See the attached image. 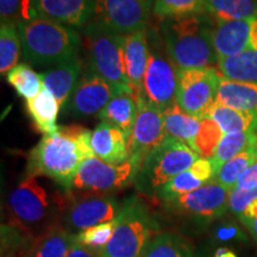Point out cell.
<instances>
[{
  "label": "cell",
  "instance_id": "15",
  "mask_svg": "<svg viewBox=\"0 0 257 257\" xmlns=\"http://www.w3.org/2000/svg\"><path fill=\"white\" fill-rule=\"evenodd\" d=\"M64 211L67 225L70 229L83 231L115 219L121 208L114 198L89 194L85 198L74 199Z\"/></svg>",
  "mask_w": 257,
  "mask_h": 257
},
{
  "label": "cell",
  "instance_id": "25",
  "mask_svg": "<svg viewBox=\"0 0 257 257\" xmlns=\"http://www.w3.org/2000/svg\"><path fill=\"white\" fill-rule=\"evenodd\" d=\"M25 106L38 131L43 135H49L57 130L59 126L56 125V120L61 105L44 86L40 94L27 100Z\"/></svg>",
  "mask_w": 257,
  "mask_h": 257
},
{
  "label": "cell",
  "instance_id": "31",
  "mask_svg": "<svg viewBox=\"0 0 257 257\" xmlns=\"http://www.w3.org/2000/svg\"><path fill=\"white\" fill-rule=\"evenodd\" d=\"M257 160V143L252 147L248 148L245 152L240 153L233 159H231L224 165L219 167L214 174L213 180H216L218 184L224 186L227 189H233L237 185L240 176H242L245 170L252 165Z\"/></svg>",
  "mask_w": 257,
  "mask_h": 257
},
{
  "label": "cell",
  "instance_id": "13",
  "mask_svg": "<svg viewBox=\"0 0 257 257\" xmlns=\"http://www.w3.org/2000/svg\"><path fill=\"white\" fill-rule=\"evenodd\" d=\"M115 93L113 86L88 68L76 83L64 107L67 113L75 117L99 115Z\"/></svg>",
  "mask_w": 257,
  "mask_h": 257
},
{
  "label": "cell",
  "instance_id": "48",
  "mask_svg": "<svg viewBox=\"0 0 257 257\" xmlns=\"http://www.w3.org/2000/svg\"><path fill=\"white\" fill-rule=\"evenodd\" d=\"M253 130H255V133H256V136H257V121H256V125H255V127H253Z\"/></svg>",
  "mask_w": 257,
  "mask_h": 257
},
{
  "label": "cell",
  "instance_id": "42",
  "mask_svg": "<svg viewBox=\"0 0 257 257\" xmlns=\"http://www.w3.org/2000/svg\"><path fill=\"white\" fill-rule=\"evenodd\" d=\"M67 257H101V255L100 251H96L94 249L88 248V246L79 243L75 237Z\"/></svg>",
  "mask_w": 257,
  "mask_h": 257
},
{
  "label": "cell",
  "instance_id": "5",
  "mask_svg": "<svg viewBox=\"0 0 257 257\" xmlns=\"http://www.w3.org/2000/svg\"><path fill=\"white\" fill-rule=\"evenodd\" d=\"M124 40L125 36L98 22L91 21L85 27L82 42L87 51L89 69L113 86L117 93L128 92L135 94L125 69Z\"/></svg>",
  "mask_w": 257,
  "mask_h": 257
},
{
  "label": "cell",
  "instance_id": "35",
  "mask_svg": "<svg viewBox=\"0 0 257 257\" xmlns=\"http://www.w3.org/2000/svg\"><path fill=\"white\" fill-rule=\"evenodd\" d=\"M22 40L17 27L2 23L0 27V73L4 75L18 63Z\"/></svg>",
  "mask_w": 257,
  "mask_h": 257
},
{
  "label": "cell",
  "instance_id": "43",
  "mask_svg": "<svg viewBox=\"0 0 257 257\" xmlns=\"http://www.w3.org/2000/svg\"><path fill=\"white\" fill-rule=\"evenodd\" d=\"M238 218L244 225H246L248 223H250V221L256 219L257 218V199H255V200H252L251 202H250L248 206H246L245 210H244L243 213L240 214Z\"/></svg>",
  "mask_w": 257,
  "mask_h": 257
},
{
  "label": "cell",
  "instance_id": "36",
  "mask_svg": "<svg viewBox=\"0 0 257 257\" xmlns=\"http://www.w3.org/2000/svg\"><path fill=\"white\" fill-rule=\"evenodd\" d=\"M223 136V131L216 121L208 117H202L199 133L189 147L202 159L211 160Z\"/></svg>",
  "mask_w": 257,
  "mask_h": 257
},
{
  "label": "cell",
  "instance_id": "18",
  "mask_svg": "<svg viewBox=\"0 0 257 257\" xmlns=\"http://www.w3.org/2000/svg\"><path fill=\"white\" fill-rule=\"evenodd\" d=\"M149 56L150 46L149 41H148L147 30H140L125 36V69H126V76L130 87L137 99L143 93V80Z\"/></svg>",
  "mask_w": 257,
  "mask_h": 257
},
{
  "label": "cell",
  "instance_id": "26",
  "mask_svg": "<svg viewBox=\"0 0 257 257\" xmlns=\"http://www.w3.org/2000/svg\"><path fill=\"white\" fill-rule=\"evenodd\" d=\"M167 137L191 144L199 133L201 118L188 114L180 107L178 102L162 112Z\"/></svg>",
  "mask_w": 257,
  "mask_h": 257
},
{
  "label": "cell",
  "instance_id": "1",
  "mask_svg": "<svg viewBox=\"0 0 257 257\" xmlns=\"http://www.w3.org/2000/svg\"><path fill=\"white\" fill-rule=\"evenodd\" d=\"M91 135L81 125L59 126L53 134L44 135L29 155L28 175L46 176L64 188H72L83 161L94 156Z\"/></svg>",
  "mask_w": 257,
  "mask_h": 257
},
{
  "label": "cell",
  "instance_id": "49",
  "mask_svg": "<svg viewBox=\"0 0 257 257\" xmlns=\"http://www.w3.org/2000/svg\"><path fill=\"white\" fill-rule=\"evenodd\" d=\"M144 2H147V3H150V4H154V3H153V0H144Z\"/></svg>",
  "mask_w": 257,
  "mask_h": 257
},
{
  "label": "cell",
  "instance_id": "29",
  "mask_svg": "<svg viewBox=\"0 0 257 257\" xmlns=\"http://www.w3.org/2000/svg\"><path fill=\"white\" fill-rule=\"evenodd\" d=\"M206 12L216 22L257 17V0H206Z\"/></svg>",
  "mask_w": 257,
  "mask_h": 257
},
{
  "label": "cell",
  "instance_id": "8",
  "mask_svg": "<svg viewBox=\"0 0 257 257\" xmlns=\"http://www.w3.org/2000/svg\"><path fill=\"white\" fill-rule=\"evenodd\" d=\"M138 172L140 167L131 160L112 165L93 156L80 166L72 187L88 194L106 195L130 185L137 178Z\"/></svg>",
  "mask_w": 257,
  "mask_h": 257
},
{
  "label": "cell",
  "instance_id": "32",
  "mask_svg": "<svg viewBox=\"0 0 257 257\" xmlns=\"http://www.w3.org/2000/svg\"><path fill=\"white\" fill-rule=\"evenodd\" d=\"M141 257H192V252L184 238L167 232L150 239Z\"/></svg>",
  "mask_w": 257,
  "mask_h": 257
},
{
  "label": "cell",
  "instance_id": "16",
  "mask_svg": "<svg viewBox=\"0 0 257 257\" xmlns=\"http://www.w3.org/2000/svg\"><path fill=\"white\" fill-rule=\"evenodd\" d=\"M251 21L252 18L217 22V24L213 25L212 43L218 60L238 55L249 49Z\"/></svg>",
  "mask_w": 257,
  "mask_h": 257
},
{
  "label": "cell",
  "instance_id": "20",
  "mask_svg": "<svg viewBox=\"0 0 257 257\" xmlns=\"http://www.w3.org/2000/svg\"><path fill=\"white\" fill-rule=\"evenodd\" d=\"M214 178V168L211 160L200 157L191 168L181 173L162 186L157 193L163 200L170 201L208 184Z\"/></svg>",
  "mask_w": 257,
  "mask_h": 257
},
{
  "label": "cell",
  "instance_id": "6",
  "mask_svg": "<svg viewBox=\"0 0 257 257\" xmlns=\"http://www.w3.org/2000/svg\"><path fill=\"white\" fill-rule=\"evenodd\" d=\"M155 225L146 207L131 199L121 207L110 242L100 251L101 257H141Z\"/></svg>",
  "mask_w": 257,
  "mask_h": 257
},
{
  "label": "cell",
  "instance_id": "23",
  "mask_svg": "<svg viewBox=\"0 0 257 257\" xmlns=\"http://www.w3.org/2000/svg\"><path fill=\"white\" fill-rule=\"evenodd\" d=\"M138 113V101L136 95L128 92L115 93L110 102L99 114L101 121L111 124L130 138Z\"/></svg>",
  "mask_w": 257,
  "mask_h": 257
},
{
  "label": "cell",
  "instance_id": "37",
  "mask_svg": "<svg viewBox=\"0 0 257 257\" xmlns=\"http://www.w3.org/2000/svg\"><path fill=\"white\" fill-rule=\"evenodd\" d=\"M37 16V0H0L2 23L18 28Z\"/></svg>",
  "mask_w": 257,
  "mask_h": 257
},
{
  "label": "cell",
  "instance_id": "24",
  "mask_svg": "<svg viewBox=\"0 0 257 257\" xmlns=\"http://www.w3.org/2000/svg\"><path fill=\"white\" fill-rule=\"evenodd\" d=\"M75 236L64 227H55L43 234L30 238L25 245L27 257H67Z\"/></svg>",
  "mask_w": 257,
  "mask_h": 257
},
{
  "label": "cell",
  "instance_id": "30",
  "mask_svg": "<svg viewBox=\"0 0 257 257\" xmlns=\"http://www.w3.org/2000/svg\"><path fill=\"white\" fill-rule=\"evenodd\" d=\"M257 143V136L253 128L245 133H234L226 134L221 138L219 146L216 153L211 159L212 165L214 168V174L221 165L230 161L233 157L239 155L240 153L245 152L250 147Z\"/></svg>",
  "mask_w": 257,
  "mask_h": 257
},
{
  "label": "cell",
  "instance_id": "27",
  "mask_svg": "<svg viewBox=\"0 0 257 257\" xmlns=\"http://www.w3.org/2000/svg\"><path fill=\"white\" fill-rule=\"evenodd\" d=\"M217 64L223 78L257 83V50L248 49L238 55L220 59Z\"/></svg>",
  "mask_w": 257,
  "mask_h": 257
},
{
  "label": "cell",
  "instance_id": "39",
  "mask_svg": "<svg viewBox=\"0 0 257 257\" xmlns=\"http://www.w3.org/2000/svg\"><path fill=\"white\" fill-rule=\"evenodd\" d=\"M257 199V188L253 189H231L229 197V208L237 216H240L246 206Z\"/></svg>",
  "mask_w": 257,
  "mask_h": 257
},
{
  "label": "cell",
  "instance_id": "2",
  "mask_svg": "<svg viewBox=\"0 0 257 257\" xmlns=\"http://www.w3.org/2000/svg\"><path fill=\"white\" fill-rule=\"evenodd\" d=\"M212 28L213 25L202 15L162 21L160 37L179 69L208 68L218 63Z\"/></svg>",
  "mask_w": 257,
  "mask_h": 257
},
{
  "label": "cell",
  "instance_id": "46",
  "mask_svg": "<svg viewBox=\"0 0 257 257\" xmlns=\"http://www.w3.org/2000/svg\"><path fill=\"white\" fill-rule=\"evenodd\" d=\"M214 257H237L236 253L231 250L226 249V248H220L218 249L216 253H214Z\"/></svg>",
  "mask_w": 257,
  "mask_h": 257
},
{
  "label": "cell",
  "instance_id": "14",
  "mask_svg": "<svg viewBox=\"0 0 257 257\" xmlns=\"http://www.w3.org/2000/svg\"><path fill=\"white\" fill-rule=\"evenodd\" d=\"M230 192L216 180H212L202 187L167 202L175 211L207 221L223 216L227 211Z\"/></svg>",
  "mask_w": 257,
  "mask_h": 257
},
{
  "label": "cell",
  "instance_id": "22",
  "mask_svg": "<svg viewBox=\"0 0 257 257\" xmlns=\"http://www.w3.org/2000/svg\"><path fill=\"white\" fill-rule=\"evenodd\" d=\"M216 104L257 114V83L234 81L221 76Z\"/></svg>",
  "mask_w": 257,
  "mask_h": 257
},
{
  "label": "cell",
  "instance_id": "38",
  "mask_svg": "<svg viewBox=\"0 0 257 257\" xmlns=\"http://www.w3.org/2000/svg\"><path fill=\"white\" fill-rule=\"evenodd\" d=\"M115 225H117V218L108 221V223L95 225V226L89 227L87 230L80 231L78 234H75L76 240L83 245L88 246V248L94 249L96 251H101L106 246V244L110 242L112 234L114 232Z\"/></svg>",
  "mask_w": 257,
  "mask_h": 257
},
{
  "label": "cell",
  "instance_id": "4",
  "mask_svg": "<svg viewBox=\"0 0 257 257\" xmlns=\"http://www.w3.org/2000/svg\"><path fill=\"white\" fill-rule=\"evenodd\" d=\"M37 178L28 175L9 197V210L14 227L17 226L30 238L59 225L57 214L67 207V198L57 193L50 195Z\"/></svg>",
  "mask_w": 257,
  "mask_h": 257
},
{
  "label": "cell",
  "instance_id": "45",
  "mask_svg": "<svg viewBox=\"0 0 257 257\" xmlns=\"http://www.w3.org/2000/svg\"><path fill=\"white\" fill-rule=\"evenodd\" d=\"M237 233H238V230H237L234 226L221 227V229L218 231V236H219V238H221V239L232 238V237L236 236Z\"/></svg>",
  "mask_w": 257,
  "mask_h": 257
},
{
  "label": "cell",
  "instance_id": "28",
  "mask_svg": "<svg viewBox=\"0 0 257 257\" xmlns=\"http://www.w3.org/2000/svg\"><path fill=\"white\" fill-rule=\"evenodd\" d=\"M205 117L216 121L224 135L245 133L255 127L257 121V114L255 113L234 110L219 104L212 106Z\"/></svg>",
  "mask_w": 257,
  "mask_h": 257
},
{
  "label": "cell",
  "instance_id": "44",
  "mask_svg": "<svg viewBox=\"0 0 257 257\" xmlns=\"http://www.w3.org/2000/svg\"><path fill=\"white\" fill-rule=\"evenodd\" d=\"M249 49L257 50V17H253L252 21H251V29H250Z\"/></svg>",
  "mask_w": 257,
  "mask_h": 257
},
{
  "label": "cell",
  "instance_id": "19",
  "mask_svg": "<svg viewBox=\"0 0 257 257\" xmlns=\"http://www.w3.org/2000/svg\"><path fill=\"white\" fill-rule=\"evenodd\" d=\"M91 147L95 157L112 165H119L130 160L128 138L113 125L104 123L92 131Z\"/></svg>",
  "mask_w": 257,
  "mask_h": 257
},
{
  "label": "cell",
  "instance_id": "9",
  "mask_svg": "<svg viewBox=\"0 0 257 257\" xmlns=\"http://www.w3.org/2000/svg\"><path fill=\"white\" fill-rule=\"evenodd\" d=\"M178 81L179 68L166 51L162 40L154 42L150 46L142 95L163 112L176 104Z\"/></svg>",
  "mask_w": 257,
  "mask_h": 257
},
{
  "label": "cell",
  "instance_id": "21",
  "mask_svg": "<svg viewBox=\"0 0 257 257\" xmlns=\"http://www.w3.org/2000/svg\"><path fill=\"white\" fill-rule=\"evenodd\" d=\"M81 70L82 62L78 56L41 73L43 86L55 96L61 107L68 101L73 89L81 78Z\"/></svg>",
  "mask_w": 257,
  "mask_h": 257
},
{
  "label": "cell",
  "instance_id": "47",
  "mask_svg": "<svg viewBox=\"0 0 257 257\" xmlns=\"http://www.w3.org/2000/svg\"><path fill=\"white\" fill-rule=\"evenodd\" d=\"M246 227L250 230V232L252 233V236L255 237V239L257 240V218L256 219H253L252 221H250V223H248L245 225Z\"/></svg>",
  "mask_w": 257,
  "mask_h": 257
},
{
  "label": "cell",
  "instance_id": "17",
  "mask_svg": "<svg viewBox=\"0 0 257 257\" xmlns=\"http://www.w3.org/2000/svg\"><path fill=\"white\" fill-rule=\"evenodd\" d=\"M95 0H37L38 15L69 28H83L93 17Z\"/></svg>",
  "mask_w": 257,
  "mask_h": 257
},
{
  "label": "cell",
  "instance_id": "34",
  "mask_svg": "<svg viewBox=\"0 0 257 257\" xmlns=\"http://www.w3.org/2000/svg\"><path fill=\"white\" fill-rule=\"evenodd\" d=\"M206 12V0H154L153 14L157 18L173 19Z\"/></svg>",
  "mask_w": 257,
  "mask_h": 257
},
{
  "label": "cell",
  "instance_id": "41",
  "mask_svg": "<svg viewBox=\"0 0 257 257\" xmlns=\"http://www.w3.org/2000/svg\"><path fill=\"white\" fill-rule=\"evenodd\" d=\"M234 188L253 189L257 188V160L240 176Z\"/></svg>",
  "mask_w": 257,
  "mask_h": 257
},
{
  "label": "cell",
  "instance_id": "7",
  "mask_svg": "<svg viewBox=\"0 0 257 257\" xmlns=\"http://www.w3.org/2000/svg\"><path fill=\"white\" fill-rule=\"evenodd\" d=\"M200 159L188 144L167 137L144 160L137 178L146 189H159Z\"/></svg>",
  "mask_w": 257,
  "mask_h": 257
},
{
  "label": "cell",
  "instance_id": "12",
  "mask_svg": "<svg viewBox=\"0 0 257 257\" xmlns=\"http://www.w3.org/2000/svg\"><path fill=\"white\" fill-rule=\"evenodd\" d=\"M137 101L138 113L128 138V150L130 160L141 169L147 156L166 140L167 135L162 111L143 95L138 96Z\"/></svg>",
  "mask_w": 257,
  "mask_h": 257
},
{
  "label": "cell",
  "instance_id": "40",
  "mask_svg": "<svg viewBox=\"0 0 257 257\" xmlns=\"http://www.w3.org/2000/svg\"><path fill=\"white\" fill-rule=\"evenodd\" d=\"M16 237V230L12 227L10 231L9 227H3V248L2 257H27L25 244L19 243Z\"/></svg>",
  "mask_w": 257,
  "mask_h": 257
},
{
  "label": "cell",
  "instance_id": "33",
  "mask_svg": "<svg viewBox=\"0 0 257 257\" xmlns=\"http://www.w3.org/2000/svg\"><path fill=\"white\" fill-rule=\"evenodd\" d=\"M8 82L22 98L30 100L40 94L43 88L41 74H37L28 63H19L6 74Z\"/></svg>",
  "mask_w": 257,
  "mask_h": 257
},
{
  "label": "cell",
  "instance_id": "10",
  "mask_svg": "<svg viewBox=\"0 0 257 257\" xmlns=\"http://www.w3.org/2000/svg\"><path fill=\"white\" fill-rule=\"evenodd\" d=\"M220 78V74L212 67L179 69L176 102L186 113L205 117L216 104Z\"/></svg>",
  "mask_w": 257,
  "mask_h": 257
},
{
  "label": "cell",
  "instance_id": "11",
  "mask_svg": "<svg viewBox=\"0 0 257 257\" xmlns=\"http://www.w3.org/2000/svg\"><path fill=\"white\" fill-rule=\"evenodd\" d=\"M152 6L144 0H95L92 21L126 36L147 30Z\"/></svg>",
  "mask_w": 257,
  "mask_h": 257
},
{
  "label": "cell",
  "instance_id": "3",
  "mask_svg": "<svg viewBox=\"0 0 257 257\" xmlns=\"http://www.w3.org/2000/svg\"><path fill=\"white\" fill-rule=\"evenodd\" d=\"M22 51L27 62L38 67H55L78 57L81 44L72 28L38 15L18 27Z\"/></svg>",
  "mask_w": 257,
  "mask_h": 257
}]
</instances>
